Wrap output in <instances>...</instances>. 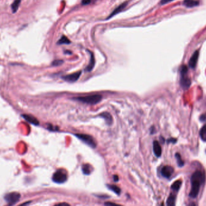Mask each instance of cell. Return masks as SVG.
<instances>
[{"label": "cell", "mask_w": 206, "mask_h": 206, "mask_svg": "<svg viewBox=\"0 0 206 206\" xmlns=\"http://www.w3.org/2000/svg\"><path fill=\"white\" fill-rule=\"evenodd\" d=\"M206 180V175L203 172L196 171L191 177V189L189 196L195 198L200 192L201 186Z\"/></svg>", "instance_id": "6da1fadb"}, {"label": "cell", "mask_w": 206, "mask_h": 206, "mask_svg": "<svg viewBox=\"0 0 206 206\" xmlns=\"http://www.w3.org/2000/svg\"><path fill=\"white\" fill-rule=\"evenodd\" d=\"M68 175L65 170H59L52 175V180L56 183H63L67 180Z\"/></svg>", "instance_id": "3957f363"}, {"label": "cell", "mask_w": 206, "mask_h": 206, "mask_svg": "<svg viewBox=\"0 0 206 206\" xmlns=\"http://www.w3.org/2000/svg\"><path fill=\"white\" fill-rule=\"evenodd\" d=\"M30 203V201H27V202L24 203H22V204H21L18 206H27Z\"/></svg>", "instance_id": "f1b7e54d"}, {"label": "cell", "mask_w": 206, "mask_h": 206, "mask_svg": "<svg viewBox=\"0 0 206 206\" xmlns=\"http://www.w3.org/2000/svg\"><path fill=\"white\" fill-rule=\"evenodd\" d=\"M71 43V41L68 39V38L65 36H63L60 40L57 42V44L59 45H62V44H69Z\"/></svg>", "instance_id": "44dd1931"}, {"label": "cell", "mask_w": 206, "mask_h": 206, "mask_svg": "<svg viewBox=\"0 0 206 206\" xmlns=\"http://www.w3.org/2000/svg\"><path fill=\"white\" fill-rule=\"evenodd\" d=\"M175 157H176V158H177V163H178V166H179L180 167H181V166H183L184 165V162H183V160L181 159V156H180V154H178V153H177V154H175Z\"/></svg>", "instance_id": "603a6c76"}, {"label": "cell", "mask_w": 206, "mask_h": 206, "mask_svg": "<svg viewBox=\"0 0 206 206\" xmlns=\"http://www.w3.org/2000/svg\"><path fill=\"white\" fill-rule=\"evenodd\" d=\"M65 53H68V54H71V52H69V51H67V52H65Z\"/></svg>", "instance_id": "1f68e13d"}, {"label": "cell", "mask_w": 206, "mask_h": 206, "mask_svg": "<svg viewBox=\"0 0 206 206\" xmlns=\"http://www.w3.org/2000/svg\"><path fill=\"white\" fill-rule=\"evenodd\" d=\"M21 195L17 192H11L5 195L4 199L7 202L8 206H12L16 204L20 200Z\"/></svg>", "instance_id": "277c9868"}, {"label": "cell", "mask_w": 206, "mask_h": 206, "mask_svg": "<svg viewBox=\"0 0 206 206\" xmlns=\"http://www.w3.org/2000/svg\"><path fill=\"white\" fill-rule=\"evenodd\" d=\"M107 187H108L109 189L113 191L116 194H117V195L120 194L121 190H120V188L119 187H118L117 186L113 185H107Z\"/></svg>", "instance_id": "ffe728a7"}, {"label": "cell", "mask_w": 206, "mask_h": 206, "mask_svg": "<svg viewBox=\"0 0 206 206\" xmlns=\"http://www.w3.org/2000/svg\"><path fill=\"white\" fill-rule=\"evenodd\" d=\"M174 172V168L170 166H165L161 170V174L165 178H170Z\"/></svg>", "instance_id": "ba28073f"}, {"label": "cell", "mask_w": 206, "mask_h": 206, "mask_svg": "<svg viewBox=\"0 0 206 206\" xmlns=\"http://www.w3.org/2000/svg\"><path fill=\"white\" fill-rule=\"evenodd\" d=\"M100 116H101L104 119V120H105L106 123L108 125H111L112 124L113 119H112V117L111 115L109 113L103 112L100 115Z\"/></svg>", "instance_id": "5bb4252c"}, {"label": "cell", "mask_w": 206, "mask_h": 206, "mask_svg": "<svg viewBox=\"0 0 206 206\" xmlns=\"http://www.w3.org/2000/svg\"><path fill=\"white\" fill-rule=\"evenodd\" d=\"M198 57H199V51L195 52L189 60V65L191 68H195L196 67Z\"/></svg>", "instance_id": "9c48e42d"}, {"label": "cell", "mask_w": 206, "mask_h": 206, "mask_svg": "<svg viewBox=\"0 0 206 206\" xmlns=\"http://www.w3.org/2000/svg\"><path fill=\"white\" fill-rule=\"evenodd\" d=\"M20 4H21V0H15L14 1V2L12 3V6H11L13 13H15L17 11Z\"/></svg>", "instance_id": "d6986e66"}, {"label": "cell", "mask_w": 206, "mask_h": 206, "mask_svg": "<svg viewBox=\"0 0 206 206\" xmlns=\"http://www.w3.org/2000/svg\"><path fill=\"white\" fill-rule=\"evenodd\" d=\"M186 74H181V80H180V85L184 89H188L190 85L191 81L188 77L186 76Z\"/></svg>", "instance_id": "52a82bcc"}, {"label": "cell", "mask_w": 206, "mask_h": 206, "mask_svg": "<svg viewBox=\"0 0 206 206\" xmlns=\"http://www.w3.org/2000/svg\"><path fill=\"white\" fill-rule=\"evenodd\" d=\"M104 205L105 206H122L114 203H112V202H106L105 203Z\"/></svg>", "instance_id": "d4e9b609"}, {"label": "cell", "mask_w": 206, "mask_h": 206, "mask_svg": "<svg viewBox=\"0 0 206 206\" xmlns=\"http://www.w3.org/2000/svg\"><path fill=\"white\" fill-rule=\"evenodd\" d=\"M63 63V61L62 60H55L52 62V65L53 66H59L62 65Z\"/></svg>", "instance_id": "cb8c5ba5"}, {"label": "cell", "mask_w": 206, "mask_h": 206, "mask_svg": "<svg viewBox=\"0 0 206 206\" xmlns=\"http://www.w3.org/2000/svg\"><path fill=\"white\" fill-rule=\"evenodd\" d=\"M93 168L89 164H85L82 166V171L85 175H89L92 172Z\"/></svg>", "instance_id": "e0dca14e"}, {"label": "cell", "mask_w": 206, "mask_h": 206, "mask_svg": "<svg viewBox=\"0 0 206 206\" xmlns=\"http://www.w3.org/2000/svg\"><path fill=\"white\" fill-rule=\"evenodd\" d=\"M22 116L24 117V118L28 121L29 122L35 125H38L39 122V120H37L36 118H34V116H32V115H22Z\"/></svg>", "instance_id": "4fadbf2b"}, {"label": "cell", "mask_w": 206, "mask_h": 206, "mask_svg": "<svg viewBox=\"0 0 206 206\" xmlns=\"http://www.w3.org/2000/svg\"><path fill=\"white\" fill-rule=\"evenodd\" d=\"M90 0H82V3L83 5H87L89 4H90Z\"/></svg>", "instance_id": "4316f807"}, {"label": "cell", "mask_w": 206, "mask_h": 206, "mask_svg": "<svg viewBox=\"0 0 206 206\" xmlns=\"http://www.w3.org/2000/svg\"><path fill=\"white\" fill-rule=\"evenodd\" d=\"M90 52V62L88 65V66L86 67V71L87 72H90L92 70V69L93 68L94 65H95V58H94V55L93 54L92 52L90 51H88Z\"/></svg>", "instance_id": "9a60e30c"}, {"label": "cell", "mask_w": 206, "mask_h": 206, "mask_svg": "<svg viewBox=\"0 0 206 206\" xmlns=\"http://www.w3.org/2000/svg\"><path fill=\"white\" fill-rule=\"evenodd\" d=\"M175 201H176V196L174 194H171L166 201L167 206H175Z\"/></svg>", "instance_id": "2e32d148"}, {"label": "cell", "mask_w": 206, "mask_h": 206, "mask_svg": "<svg viewBox=\"0 0 206 206\" xmlns=\"http://www.w3.org/2000/svg\"><path fill=\"white\" fill-rule=\"evenodd\" d=\"M182 185V181L181 180L175 181L171 186V189L175 192H177L180 189Z\"/></svg>", "instance_id": "ac0fdd59"}, {"label": "cell", "mask_w": 206, "mask_h": 206, "mask_svg": "<svg viewBox=\"0 0 206 206\" xmlns=\"http://www.w3.org/2000/svg\"><path fill=\"white\" fill-rule=\"evenodd\" d=\"M172 1H174V0H161L160 4L162 5H165V4H167V3H169V2H171Z\"/></svg>", "instance_id": "484cf974"}, {"label": "cell", "mask_w": 206, "mask_h": 206, "mask_svg": "<svg viewBox=\"0 0 206 206\" xmlns=\"http://www.w3.org/2000/svg\"><path fill=\"white\" fill-rule=\"evenodd\" d=\"M164 206V204H163V203H162V204H161V206Z\"/></svg>", "instance_id": "d6a6232c"}, {"label": "cell", "mask_w": 206, "mask_h": 206, "mask_svg": "<svg viewBox=\"0 0 206 206\" xmlns=\"http://www.w3.org/2000/svg\"><path fill=\"white\" fill-rule=\"evenodd\" d=\"M70 206L69 204L67 203H59L58 204H56L55 206Z\"/></svg>", "instance_id": "83f0119b"}, {"label": "cell", "mask_w": 206, "mask_h": 206, "mask_svg": "<svg viewBox=\"0 0 206 206\" xmlns=\"http://www.w3.org/2000/svg\"><path fill=\"white\" fill-rule=\"evenodd\" d=\"M153 151L156 157H159L162 155V148L158 141L154 140L153 142Z\"/></svg>", "instance_id": "7c38bea8"}, {"label": "cell", "mask_w": 206, "mask_h": 206, "mask_svg": "<svg viewBox=\"0 0 206 206\" xmlns=\"http://www.w3.org/2000/svg\"><path fill=\"white\" fill-rule=\"evenodd\" d=\"M113 180L115 181H118L119 180V178H118V175H114L113 176Z\"/></svg>", "instance_id": "f546056e"}, {"label": "cell", "mask_w": 206, "mask_h": 206, "mask_svg": "<svg viewBox=\"0 0 206 206\" xmlns=\"http://www.w3.org/2000/svg\"><path fill=\"white\" fill-rule=\"evenodd\" d=\"M81 74H82V71H78V72H76L73 73L72 74H69V75L63 76V77H62V78L64 80H65L68 82L73 83V82H75L77 81L79 79Z\"/></svg>", "instance_id": "8992f818"}, {"label": "cell", "mask_w": 206, "mask_h": 206, "mask_svg": "<svg viewBox=\"0 0 206 206\" xmlns=\"http://www.w3.org/2000/svg\"><path fill=\"white\" fill-rule=\"evenodd\" d=\"M75 136L92 148H95L97 143L95 139L90 135L85 134H76Z\"/></svg>", "instance_id": "5b68a950"}, {"label": "cell", "mask_w": 206, "mask_h": 206, "mask_svg": "<svg viewBox=\"0 0 206 206\" xmlns=\"http://www.w3.org/2000/svg\"><path fill=\"white\" fill-rule=\"evenodd\" d=\"M103 97L101 95H88L86 97H77V98H74V100H77L78 101L82 102V103H85V104H97L98 103H100Z\"/></svg>", "instance_id": "7a4b0ae2"}, {"label": "cell", "mask_w": 206, "mask_h": 206, "mask_svg": "<svg viewBox=\"0 0 206 206\" xmlns=\"http://www.w3.org/2000/svg\"><path fill=\"white\" fill-rule=\"evenodd\" d=\"M200 135L201 139L203 141L206 142V124L201 128V129L200 130Z\"/></svg>", "instance_id": "7402d4cb"}, {"label": "cell", "mask_w": 206, "mask_h": 206, "mask_svg": "<svg viewBox=\"0 0 206 206\" xmlns=\"http://www.w3.org/2000/svg\"><path fill=\"white\" fill-rule=\"evenodd\" d=\"M183 5L188 8H192L198 6L200 4V1L198 0H184L183 2Z\"/></svg>", "instance_id": "8fae6325"}, {"label": "cell", "mask_w": 206, "mask_h": 206, "mask_svg": "<svg viewBox=\"0 0 206 206\" xmlns=\"http://www.w3.org/2000/svg\"><path fill=\"white\" fill-rule=\"evenodd\" d=\"M127 4H128V2H124L122 3L120 6H119L117 8H116V9L114 10V11L110 15V16H109V17L107 18V19H110L111 17H114L115 15H117L118 13H119L120 12H122V11L125 8V7L127 6Z\"/></svg>", "instance_id": "30bf717a"}, {"label": "cell", "mask_w": 206, "mask_h": 206, "mask_svg": "<svg viewBox=\"0 0 206 206\" xmlns=\"http://www.w3.org/2000/svg\"><path fill=\"white\" fill-rule=\"evenodd\" d=\"M187 206H196V204L194 202H190Z\"/></svg>", "instance_id": "4dcf8cb0"}]
</instances>
